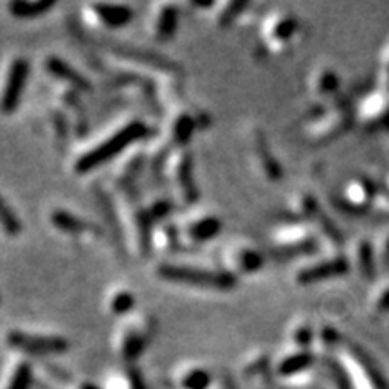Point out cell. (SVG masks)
Masks as SVG:
<instances>
[{
	"label": "cell",
	"mask_w": 389,
	"mask_h": 389,
	"mask_svg": "<svg viewBox=\"0 0 389 389\" xmlns=\"http://www.w3.org/2000/svg\"><path fill=\"white\" fill-rule=\"evenodd\" d=\"M178 385L181 389H211L213 377L206 368L189 366L178 375Z\"/></svg>",
	"instance_id": "484cf974"
},
{
	"label": "cell",
	"mask_w": 389,
	"mask_h": 389,
	"mask_svg": "<svg viewBox=\"0 0 389 389\" xmlns=\"http://www.w3.org/2000/svg\"><path fill=\"white\" fill-rule=\"evenodd\" d=\"M334 380H336L337 389H351V382L343 368L334 366Z\"/></svg>",
	"instance_id": "8d00e7d4"
},
{
	"label": "cell",
	"mask_w": 389,
	"mask_h": 389,
	"mask_svg": "<svg viewBox=\"0 0 389 389\" xmlns=\"http://www.w3.org/2000/svg\"><path fill=\"white\" fill-rule=\"evenodd\" d=\"M247 6H249L247 2L245 4H243V2H231V4H225L224 8H222V11L218 13L220 26H228L229 22H233L243 9H247Z\"/></svg>",
	"instance_id": "e575fe53"
},
{
	"label": "cell",
	"mask_w": 389,
	"mask_h": 389,
	"mask_svg": "<svg viewBox=\"0 0 389 389\" xmlns=\"http://www.w3.org/2000/svg\"><path fill=\"white\" fill-rule=\"evenodd\" d=\"M348 361H350L351 368L353 370L361 371L364 382H366L370 388L373 389H388V384H385V378L382 377V371L378 370L377 364L364 353L361 348H357L355 344L348 346Z\"/></svg>",
	"instance_id": "e0dca14e"
},
{
	"label": "cell",
	"mask_w": 389,
	"mask_h": 389,
	"mask_svg": "<svg viewBox=\"0 0 389 389\" xmlns=\"http://www.w3.org/2000/svg\"><path fill=\"white\" fill-rule=\"evenodd\" d=\"M143 164V155L141 154H134L130 155V159H124L121 161L119 164V177L123 182L134 181L139 174V168Z\"/></svg>",
	"instance_id": "d6a6232c"
},
{
	"label": "cell",
	"mask_w": 389,
	"mask_h": 389,
	"mask_svg": "<svg viewBox=\"0 0 389 389\" xmlns=\"http://www.w3.org/2000/svg\"><path fill=\"white\" fill-rule=\"evenodd\" d=\"M29 76V63L23 56H15L6 69L2 87H0V112L8 116L18 108L23 87Z\"/></svg>",
	"instance_id": "8992f818"
},
{
	"label": "cell",
	"mask_w": 389,
	"mask_h": 389,
	"mask_svg": "<svg viewBox=\"0 0 389 389\" xmlns=\"http://www.w3.org/2000/svg\"><path fill=\"white\" fill-rule=\"evenodd\" d=\"M377 188L364 177L353 178L344 189L343 202L348 211H364L377 198Z\"/></svg>",
	"instance_id": "2e32d148"
},
{
	"label": "cell",
	"mask_w": 389,
	"mask_h": 389,
	"mask_svg": "<svg viewBox=\"0 0 389 389\" xmlns=\"http://www.w3.org/2000/svg\"><path fill=\"white\" fill-rule=\"evenodd\" d=\"M314 355L309 350H297L292 353L283 355L276 364V373L277 377L283 378H292L304 375L309 371V368L312 366Z\"/></svg>",
	"instance_id": "ffe728a7"
},
{
	"label": "cell",
	"mask_w": 389,
	"mask_h": 389,
	"mask_svg": "<svg viewBox=\"0 0 389 389\" xmlns=\"http://www.w3.org/2000/svg\"><path fill=\"white\" fill-rule=\"evenodd\" d=\"M178 245H182L178 228L170 224H161L157 229H154L151 249H159L162 252H174L177 251Z\"/></svg>",
	"instance_id": "d4e9b609"
},
{
	"label": "cell",
	"mask_w": 389,
	"mask_h": 389,
	"mask_svg": "<svg viewBox=\"0 0 389 389\" xmlns=\"http://www.w3.org/2000/svg\"><path fill=\"white\" fill-rule=\"evenodd\" d=\"M157 276L164 282L202 287L209 290H229L236 283V277L225 270H209L178 263H162L157 267Z\"/></svg>",
	"instance_id": "7a4b0ae2"
},
{
	"label": "cell",
	"mask_w": 389,
	"mask_h": 389,
	"mask_svg": "<svg viewBox=\"0 0 389 389\" xmlns=\"http://www.w3.org/2000/svg\"><path fill=\"white\" fill-rule=\"evenodd\" d=\"M73 389H100V388H96V385H92V384H78V385H74Z\"/></svg>",
	"instance_id": "ab89813d"
},
{
	"label": "cell",
	"mask_w": 389,
	"mask_h": 389,
	"mask_svg": "<svg viewBox=\"0 0 389 389\" xmlns=\"http://www.w3.org/2000/svg\"><path fill=\"white\" fill-rule=\"evenodd\" d=\"M107 307L112 316H127L134 310L135 296L128 289H116L108 296Z\"/></svg>",
	"instance_id": "4316f807"
},
{
	"label": "cell",
	"mask_w": 389,
	"mask_h": 389,
	"mask_svg": "<svg viewBox=\"0 0 389 389\" xmlns=\"http://www.w3.org/2000/svg\"><path fill=\"white\" fill-rule=\"evenodd\" d=\"M272 247L277 255L296 256L316 251V236L303 224H285L272 233Z\"/></svg>",
	"instance_id": "52a82bcc"
},
{
	"label": "cell",
	"mask_w": 389,
	"mask_h": 389,
	"mask_svg": "<svg viewBox=\"0 0 389 389\" xmlns=\"http://www.w3.org/2000/svg\"><path fill=\"white\" fill-rule=\"evenodd\" d=\"M371 304H373L375 312H378V314L389 312V285L380 287V289L375 292Z\"/></svg>",
	"instance_id": "d590c367"
},
{
	"label": "cell",
	"mask_w": 389,
	"mask_h": 389,
	"mask_svg": "<svg viewBox=\"0 0 389 389\" xmlns=\"http://www.w3.org/2000/svg\"><path fill=\"white\" fill-rule=\"evenodd\" d=\"M50 225H53L56 231L63 233L67 236H74V238H97L101 235L100 229L89 222V220L80 218L74 213L65 211V209H54L49 216Z\"/></svg>",
	"instance_id": "7c38bea8"
},
{
	"label": "cell",
	"mask_w": 389,
	"mask_h": 389,
	"mask_svg": "<svg viewBox=\"0 0 389 389\" xmlns=\"http://www.w3.org/2000/svg\"><path fill=\"white\" fill-rule=\"evenodd\" d=\"M384 76H385V81H388V85H389V53H388V56H385V62H384Z\"/></svg>",
	"instance_id": "f35d334b"
},
{
	"label": "cell",
	"mask_w": 389,
	"mask_h": 389,
	"mask_svg": "<svg viewBox=\"0 0 389 389\" xmlns=\"http://www.w3.org/2000/svg\"><path fill=\"white\" fill-rule=\"evenodd\" d=\"M255 157L260 164V170L263 171L269 181H279L283 177L282 164L276 161V157L272 155V151L269 150V144H267L265 137L262 135V132H256L255 135Z\"/></svg>",
	"instance_id": "44dd1931"
},
{
	"label": "cell",
	"mask_w": 389,
	"mask_h": 389,
	"mask_svg": "<svg viewBox=\"0 0 389 389\" xmlns=\"http://www.w3.org/2000/svg\"><path fill=\"white\" fill-rule=\"evenodd\" d=\"M195 119L189 112H177L171 116L170 124H168V132H170V139L171 143L175 146H184L188 143L191 135L195 134Z\"/></svg>",
	"instance_id": "603a6c76"
},
{
	"label": "cell",
	"mask_w": 389,
	"mask_h": 389,
	"mask_svg": "<svg viewBox=\"0 0 389 389\" xmlns=\"http://www.w3.org/2000/svg\"><path fill=\"white\" fill-rule=\"evenodd\" d=\"M178 26V8L174 4H159L150 18V31L155 40L174 38Z\"/></svg>",
	"instance_id": "9a60e30c"
},
{
	"label": "cell",
	"mask_w": 389,
	"mask_h": 389,
	"mask_svg": "<svg viewBox=\"0 0 389 389\" xmlns=\"http://www.w3.org/2000/svg\"><path fill=\"white\" fill-rule=\"evenodd\" d=\"M224 263L225 272L233 274V276H240V274H255L263 267L265 260H263L262 252L252 247L251 243L240 242V243H229V247L224 252Z\"/></svg>",
	"instance_id": "9c48e42d"
},
{
	"label": "cell",
	"mask_w": 389,
	"mask_h": 389,
	"mask_svg": "<svg viewBox=\"0 0 389 389\" xmlns=\"http://www.w3.org/2000/svg\"><path fill=\"white\" fill-rule=\"evenodd\" d=\"M155 336V323L151 317H132L119 326L116 334V351L123 361L132 363L148 348Z\"/></svg>",
	"instance_id": "3957f363"
},
{
	"label": "cell",
	"mask_w": 389,
	"mask_h": 389,
	"mask_svg": "<svg viewBox=\"0 0 389 389\" xmlns=\"http://www.w3.org/2000/svg\"><path fill=\"white\" fill-rule=\"evenodd\" d=\"M54 8V0H13L8 4V11L13 18L35 20Z\"/></svg>",
	"instance_id": "7402d4cb"
},
{
	"label": "cell",
	"mask_w": 389,
	"mask_h": 389,
	"mask_svg": "<svg viewBox=\"0 0 389 389\" xmlns=\"http://www.w3.org/2000/svg\"><path fill=\"white\" fill-rule=\"evenodd\" d=\"M350 270V263L343 256H334V258H326L323 262L312 263L309 267H303L297 270L296 282L299 285H312V283L324 282V279H331V277H341Z\"/></svg>",
	"instance_id": "8fae6325"
},
{
	"label": "cell",
	"mask_w": 389,
	"mask_h": 389,
	"mask_svg": "<svg viewBox=\"0 0 389 389\" xmlns=\"http://www.w3.org/2000/svg\"><path fill=\"white\" fill-rule=\"evenodd\" d=\"M164 171L175 195L184 204H193L197 201L198 188L197 181H195V170H193V157L188 150L178 148L174 154L168 155L164 162Z\"/></svg>",
	"instance_id": "277c9868"
},
{
	"label": "cell",
	"mask_w": 389,
	"mask_h": 389,
	"mask_svg": "<svg viewBox=\"0 0 389 389\" xmlns=\"http://www.w3.org/2000/svg\"><path fill=\"white\" fill-rule=\"evenodd\" d=\"M107 389H146L143 375L134 366L121 368L107 378Z\"/></svg>",
	"instance_id": "cb8c5ba5"
},
{
	"label": "cell",
	"mask_w": 389,
	"mask_h": 389,
	"mask_svg": "<svg viewBox=\"0 0 389 389\" xmlns=\"http://www.w3.org/2000/svg\"><path fill=\"white\" fill-rule=\"evenodd\" d=\"M380 260L385 267H389V236L382 242L380 247Z\"/></svg>",
	"instance_id": "74e56055"
},
{
	"label": "cell",
	"mask_w": 389,
	"mask_h": 389,
	"mask_svg": "<svg viewBox=\"0 0 389 389\" xmlns=\"http://www.w3.org/2000/svg\"><path fill=\"white\" fill-rule=\"evenodd\" d=\"M9 348L22 351L26 355H58L67 351L69 343L60 336H43V334H29L22 330H9L6 336Z\"/></svg>",
	"instance_id": "5b68a950"
},
{
	"label": "cell",
	"mask_w": 389,
	"mask_h": 389,
	"mask_svg": "<svg viewBox=\"0 0 389 389\" xmlns=\"http://www.w3.org/2000/svg\"><path fill=\"white\" fill-rule=\"evenodd\" d=\"M351 114L346 107H334L331 110H319L309 127V139L312 143H326L336 139L350 127Z\"/></svg>",
	"instance_id": "ba28073f"
},
{
	"label": "cell",
	"mask_w": 389,
	"mask_h": 389,
	"mask_svg": "<svg viewBox=\"0 0 389 389\" xmlns=\"http://www.w3.org/2000/svg\"><path fill=\"white\" fill-rule=\"evenodd\" d=\"M31 378V366H29L26 361H18V363L11 368V371H9L2 389H29Z\"/></svg>",
	"instance_id": "f546056e"
},
{
	"label": "cell",
	"mask_w": 389,
	"mask_h": 389,
	"mask_svg": "<svg viewBox=\"0 0 389 389\" xmlns=\"http://www.w3.org/2000/svg\"><path fill=\"white\" fill-rule=\"evenodd\" d=\"M46 69L54 80L62 81L67 87H74L78 90H89L90 81L85 76H81L74 67H70L69 63L63 62L58 56H49L46 60Z\"/></svg>",
	"instance_id": "ac0fdd59"
},
{
	"label": "cell",
	"mask_w": 389,
	"mask_h": 389,
	"mask_svg": "<svg viewBox=\"0 0 389 389\" xmlns=\"http://www.w3.org/2000/svg\"><path fill=\"white\" fill-rule=\"evenodd\" d=\"M355 260H357V267L361 270L364 277L371 279L375 276V249L370 242L363 240V242H358L357 247H355Z\"/></svg>",
	"instance_id": "f1b7e54d"
},
{
	"label": "cell",
	"mask_w": 389,
	"mask_h": 389,
	"mask_svg": "<svg viewBox=\"0 0 389 389\" xmlns=\"http://www.w3.org/2000/svg\"><path fill=\"white\" fill-rule=\"evenodd\" d=\"M358 117L368 127L389 123V97L385 94L375 92L368 96L358 108Z\"/></svg>",
	"instance_id": "d6986e66"
},
{
	"label": "cell",
	"mask_w": 389,
	"mask_h": 389,
	"mask_svg": "<svg viewBox=\"0 0 389 389\" xmlns=\"http://www.w3.org/2000/svg\"><path fill=\"white\" fill-rule=\"evenodd\" d=\"M148 211V215H150L151 222H157V220L166 218V216L170 215L171 211V202L170 201H164V198H155V201H151V204L144 206Z\"/></svg>",
	"instance_id": "836d02e7"
},
{
	"label": "cell",
	"mask_w": 389,
	"mask_h": 389,
	"mask_svg": "<svg viewBox=\"0 0 389 389\" xmlns=\"http://www.w3.org/2000/svg\"><path fill=\"white\" fill-rule=\"evenodd\" d=\"M290 341L299 350H309L310 344L316 341V330L309 323L296 324L292 328V334H290Z\"/></svg>",
	"instance_id": "1f68e13d"
},
{
	"label": "cell",
	"mask_w": 389,
	"mask_h": 389,
	"mask_svg": "<svg viewBox=\"0 0 389 389\" xmlns=\"http://www.w3.org/2000/svg\"><path fill=\"white\" fill-rule=\"evenodd\" d=\"M314 90H316L319 96H330L337 90L339 87V78H337L336 70L334 69H321L317 70L316 76H314Z\"/></svg>",
	"instance_id": "4dcf8cb0"
},
{
	"label": "cell",
	"mask_w": 389,
	"mask_h": 389,
	"mask_svg": "<svg viewBox=\"0 0 389 389\" xmlns=\"http://www.w3.org/2000/svg\"><path fill=\"white\" fill-rule=\"evenodd\" d=\"M89 20L105 29H119L132 20L134 13L124 4H89L85 8Z\"/></svg>",
	"instance_id": "4fadbf2b"
},
{
	"label": "cell",
	"mask_w": 389,
	"mask_h": 389,
	"mask_svg": "<svg viewBox=\"0 0 389 389\" xmlns=\"http://www.w3.org/2000/svg\"><path fill=\"white\" fill-rule=\"evenodd\" d=\"M146 135L148 127L143 121H130V123L119 127L116 132H112L105 139H101L100 143H96V146L83 151L74 162V171L78 175L89 174V171L100 168L101 164H107L108 161H112L114 157L123 154L128 146H132V144L141 141Z\"/></svg>",
	"instance_id": "6da1fadb"
},
{
	"label": "cell",
	"mask_w": 389,
	"mask_h": 389,
	"mask_svg": "<svg viewBox=\"0 0 389 389\" xmlns=\"http://www.w3.org/2000/svg\"><path fill=\"white\" fill-rule=\"evenodd\" d=\"M220 231H222V220L216 215H208V213L189 216L178 225L181 242L189 243V245H201V243L209 242L218 236Z\"/></svg>",
	"instance_id": "30bf717a"
},
{
	"label": "cell",
	"mask_w": 389,
	"mask_h": 389,
	"mask_svg": "<svg viewBox=\"0 0 389 389\" xmlns=\"http://www.w3.org/2000/svg\"><path fill=\"white\" fill-rule=\"evenodd\" d=\"M297 31V20L290 13H279L267 20L265 29H263V38L267 46L272 49L285 47L294 38Z\"/></svg>",
	"instance_id": "5bb4252c"
},
{
	"label": "cell",
	"mask_w": 389,
	"mask_h": 389,
	"mask_svg": "<svg viewBox=\"0 0 389 389\" xmlns=\"http://www.w3.org/2000/svg\"><path fill=\"white\" fill-rule=\"evenodd\" d=\"M0 231L9 238H15L22 231V222H20L18 215L13 211V208L2 195H0Z\"/></svg>",
	"instance_id": "83f0119b"
}]
</instances>
